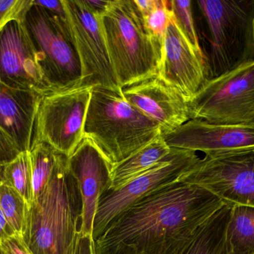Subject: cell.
Returning <instances> with one entry per match:
<instances>
[{
  "label": "cell",
  "mask_w": 254,
  "mask_h": 254,
  "mask_svg": "<svg viewBox=\"0 0 254 254\" xmlns=\"http://www.w3.org/2000/svg\"><path fill=\"white\" fill-rule=\"evenodd\" d=\"M171 152L162 134L113 167L108 188L118 189L152 168Z\"/></svg>",
  "instance_id": "cell-18"
},
{
  "label": "cell",
  "mask_w": 254,
  "mask_h": 254,
  "mask_svg": "<svg viewBox=\"0 0 254 254\" xmlns=\"http://www.w3.org/2000/svg\"><path fill=\"white\" fill-rule=\"evenodd\" d=\"M204 155L179 180L206 189L225 204L254 207V146Z\"/></svg>",
  "instance_id": "cell-8"
},
{
  "label": "cell",
  "mask_w": 254,
  "mask_h": 254,
  "mask_svg": "<svg viewBox=\"0 0 254 254\" xmlns=\"http://www.w3.org/2000/svg\"><path fill=\"white\" fill-rule=\"evenodd\" d=\"M0 254H33L22 237L16 235L0 241Z\"/></svg>",
  "instance_id": "cell-28"
},
{
  "label": "cell",
  "mask_w": 254,
  "mask_h": 254,
  "mask_svg": "<svg viewBox=\"0 0 254 254\" xmlns=\"http://www.w3.org/2000/svg\"><path fill=\"white\" fill-rule=\"evenodd\" d=\"M93 88L80 85L43 95L37 110L35 145L46 143L57 152L71 156L83 139Z\"/></svg>",
  "instance_id": "cell-9"
},
{
  "label": "cell",
  "mask_w": 254,
  "mask_h": 254,
  "mask_svg": "<svg viewBox=\"0 0 254 254\" xmlns=\"http://www.w3.org/2000/svg\"><path fill=\"white\" fill-rule=\"evenodd\" d=\"M16 234L11 225L4 216V213L0 207V241L6 239L11 238Z\"/></svg>",
  "instance_id": "cell-31"
},
{
  "label": "cell",
  "mask_w": 254,
  "mask_h": 254,
  "mask_svg": "<svg viewBox=\"0 0 254 254\" xmlns=\"http://www.w3.org/2000/svg\"><path fill=\"white\" fill-rule=\"evenodd\" d=\"M34 2L44 8L50 10L57 16L61 17L63 20L66 21V14L62 0H34Z\"/></svg>",
  "instance_id": "cell-29"
},
{
  "label": "cell",
  "mask_w": 254,
  "mask_h": 254,
  "mask_svg": "<svg viewBox=\"0 0 254 254\" xmlns=\"http://www.w3.org/2000/svg\"><path fill=\"white\" fill-rule=\"evenodd\" d=\"M122 95L130 105L158 123L162 134L190 120L186 98L158 76L124 87Z\"/></svg>",
  "instance_id": "cell-14"
},
{
  "label": "cell",
  "mask_w": 254,
  "mask_h": 254,
  "mask_svg": "<svg viewBox=\"0 0 254 254\" xmlns=\"http://www.w3.org/2000/svg\"><path fill=\"white\" fill-rule=\"evenodd\" d=\"M101 20L122 89L158 76L162 47L148 32L133 0H110Z\"/></svg>",
  "instance_id": "cell-4"
},
{
  "label": "cell",
  "mask_w": 254,
  "mask_h": 254,
  "mask_svg": "<svg viewBox=\"0 0 254 254\" xmlns=\"http://www.w3.org/2000/svg\"><path fill=\"white\" fill-rule=\"evenodd\" d=\"M0 207L16 235L22 237L25 232L29 205L16 190L0 184Z\"/></svg>",
  "instance_id": "cell-23"
},
{
  "label": "cell",
  "mask_w": 254,
  "mask_h": 254,
  "mask_svg": "<svg viewBox=\"0 0 254 254\" xmlns=\"http://www.w3.org/2000/svg\"><path fill=\"white\" fill-rule=\"evenodd\" d=\"M68 29L80 60L81 85L122 94L109 55L101 13L86 0H62Z\"/></svg>",
  "instance_id": "cell-10"
},
{
  "label": "cell",
  "mask_w": 254,
  "mask_h": 254,
  "mask_svg": "<svg viewBox=\"0 0 254 254\" xmlns=\"http://www.w3.org/2000/svg\"><path fill=\"white\" fill-rule=\"evenodd\" d=\"M75 254H95L92 236L81 234L77 243Z\"/></svg>",
  "instance_id": "cell-30"
},
{
  "label": "cell",
  "mask_w": 254,
  "mask_h": 254,
  "mask_svg": "<svg viewBox=\"0 0 254 254\" xmlns=\"http://www.w3.org/2000/svg\"><path fill=\"white\" fill-rule=\"evenodd\" d=\"M2 183L20 194L28 205L33 201L32 169L29 152H21L4 166Z\"/></svg>",
  "instance_id": "cell-22"
},
{
  "label": "cell",
  "mask_w": 254,
  "mask_h": 254,
  "mask_svg": "<svg viewBox=\"0 0 254 254\" xmlns=\"http://www.w3.org/2000/svg\"><path fill=\"white\" fill-rule=\"evenodd\" d=\"M21 153L11 139L0 128V184L2 183L4 166L13 161Z\"/></svg>",
  "instance_id": "cell-27"
},
{
  "label": "cell",
  "mask_w": 254,
  "mask_h": 254,
  "mask_svg": "<svg viewBox=\"0 0 254 254\" xmlns=\"http://www.w3.org/2000/svg\"><path fill=\"white\" fill-rule=\"evenodd\" d=\"M227 254L254 253V207L232 205L226 230Z\"/></svg>",
  "instance_id": "cell-20"
},
{
  "label": "cell",
  "mask_w": 254,
  "mask_h": 254,
  "mask_svg": "<svg viewBox=\"0 0 254 254\" xmlns=\"http://www.w3.org/2000/svg\"><path fill=\"white\" fill-rule=\"evenodd\" d=\"M0 82L40 95L55 91L42 71L22 18L0 29Z\"/></svg>",
  "instance_id": "cell-12"
},
{
  "label": "cell",
  "mask_w": 254,
  "mask_h": 254,
  "mask_svg": "<svg viewBox=\"0 0 254 254\" xmlns=\"http://www.w3.org/2000/svg\"><path fill=\"white\" fill-rule=\"evenodd\" d=\"M42 96L0 82V128L19 152H30L35 145L36 121Z\"/></svg>",
  "instance_id": "cell-17"
},
{
  "label": "cell",
  "mask_w": 254,
  "mask_h": 254,
  "mask_svg": "<svg viewBox=\"0 0 254 254\" xmlns=\"http://www.w3.org/2000/svg\"><path fill=\"white\" fill-rule=\"evenodd\" d=\"M32 0H0V29L10 20L22 19Z\"/></svg>",
  "instance_id": "cell-26"
},
{
  "label": "cell",
  "mask_w": 254,
  "mask_h": 254,
  "mask_svg": "<svg viewBox=\"0 0 254 254\" xmlns=\"http://www.w3.org/2000/svg\"><path fill=\"white\" fill-rule=\"evenodd\" d=\"M231 207L225 204L207 219L177 254H227L226 230Z\"/></svg>",
  "instance_id": "cell-19"
},
{
  "label": "cell",
  "mask_w": 254,
  "mask_h": 254,
  "mask_svg": "<svg viewBox=\"0 0 254 254\" xmlns=\"http://www.w3.org/2000/svg\"><path fill=\"white\" fill-rule=\"evenodd\" d=\"M196 152L171 148L167 157L118 189L107 188L98 200L92 228L96 240L110 223L128 207L148 194L177 181L200 159Z\"/></svg>",
  "instance_id": "cell-11"
},
{
  "label": "cell",
  "mask_w": 254,
  "mask_h": 254,
  "mask_svg": "<svg viewBox=\"0 0 254 254\" xmlns=\"http://www.w3.org/2000/svg\"><path fill=\"white\" fill-rule=\"evenodd\" d=\"M29 154L32 169L34 201L49 183L56 167L60 152L47 143H37Z\"/></svg>",
  "instance_id": "cell-21"
},
{
  "label": "cell",
  "mask_w": 254,
  "mask_h": 254,
  "mask_svg": "<svg viewBox=\"0 0 254 254\" xmlns=\"http://www.w3.org/2000/svg\"><path fill=\"white\" fill-rule=\"evenodd\" d=\"M161 134L160 125L130 105L122 94L93 88L83 137L92 142L112 168Z\"/></svg>",
  "instance_id": "cell-3"
},
{
  "label": "cell",
  "mask_w": 254,
  "mask_h": 254,
  "mask_svg": "<svg viewBox=\"0 0 254 254\" xmlns=\"http://www.w3.org/2000/svg\"><path fill=\"white\" fill-rule=\"evenodd\" d=\"M86 2L98 13H102L105 10L107 4L110 1H103V0H86Z\"/></svg>",
  "instance_id": "cell-33"
},
{
  "label": "cell",
  "mask_w": 254,
  "mask_h": 254,
  "mask_svg": "<svg viewBox=\"0 0 254 254\" xmlns=\"http://www.w3.org/2000/svg\"><path fill=\"white\" fill-rule=\"evenodd\" d=\"M162 136L170 148L204 154L254 146V125H213L190 119Z\"/></svg>",
  "instance_id": "cell-15"
},
{
  "label": "cell",
  "mask_w": 254,
  "mask_h": 254,
  "mask_svg": "<svg viewBox=\"0 0 254 254\" xmlns=\"http://www.w3.org/2000/svg\"><path fill=\"white\" fill-rule=\"evenodd\" d=\"M253 254H254V253Z\"/></svg>",
  "instance_id": "cell-34"
},
{
  "label": "cell",
  "mask_w": 254,
  "mask_h": 254,
  "mask_svg": "<svg viewBox=\"0 0 254 254\" xmlns=\"http://www.w3.org/2000/svg\"><path fill=\"white\" fill-rule=\"evenodd\" d=\"M207 74L204 55L188 41L173 15L163 41L158 76L188 101L202 87Z\"/></svg>",
  "instance_id": "cell-13"
},
{
  "label": "cell",
  "mask_w": 254,
  "mask_h": 254,
  "mask_svg": "<svg viewBox=\"0 0 254 254\" xmlns=\"http://www.w3.org/2000/svg\"><path fill=\"white\" fill-rule=\"evenodd\" d=\"M188 105L190 119L213 125H254V62L207 79Z\"/></svg>",
  "instance_id": "cell-7"
},
{
  "label": "cell",
  "mask_w": 254,
  "mask_h": 254,
  "mask_svg": "<svg viewBox=\"0 0 254 254\" xmlns=\"http://www.w3.org/2000/svg\"><path fill=\"white\" fill-rule=\"evenodd\" d=\"M39 64L54 90L81 85V67L67 21L32 0L22 16Z\"/></svg>",
  "instance_id": "cell-6"
},
{
  "label": "cell",
  "mask_w": 254,
  "mask_h": 254,
  "mask_svg": "<svg viewBox=\"0 0 254 254\" xmlns=\"http://www.w3.org/2000/svg\"><path fill=\"white\" fill-rule=\"evenodd\" d=\"M170 7L173 17L181 31L194 49L203 55L194 25L192 1L190 0H172L170 1Z\"/></svg>",
  "instance_id": "cell-24"
},
{
  "label": "cell",
  "mask_w": 254,
  "mask_h": 254,
  "mask_svg": "<svg viewBox=\"0 0 254 254\" xmlns=\"http://www.w3.org/2000/svg\"><path fill=\"white\" fill-rule=\"evenodd\" d=\"M140 11L142 17H145L154 8L156 0H133Z\"/></svg>",
  "instance_id": "cell-32"
},
{
  "label": "cell",
  "mask_w": 254,
  "mask_h": 254,
  "mask_svg": "<svg viewBox=\"0 0 254 254\" xmlns=\"http://www.w3.org/2000/svg\"><path fill=\"white\" fill-rule=\"evenodd\" d=\"M173 16L170 1L156 0L154 8L143 18L149 34L162 47L164 35Z\"/></svg>",
  "instance_id": "cell-25"
},
{
  "label": "cell",
  "mask_w": 254,
  "mask_h": 254,
  "mask_svg": "<svg viewBox=\"0 0 254 254\" xmlns=\"http://www.w3.org/2000/svg\"><path fill=\"white\" fill-rule=\"evenodd\" d=\"M210 34V79L254 62V0L197 1Z\"/></svg>",
  "instance_id": "cell-5"
},
{
  "label": "cell",
  "mask_w": 254,
  "mask_h": 254,
  "mask_svg": "<svg viewBox=\"0 0 254 254\" xmlns=\"http://www.w3.org/2000/svg\"><path fill=\"white\" fill-rule=\"evenodd\" d=\"M78 183L60 153L52 177L31 203L22 240L33 254H75L83 229Z\"/></svg>",
  "instance_id": "cell-2"
},
{
  "label": "cell",
  "mask_w": 254,
  "mask_h": 254,
  "mask_svg": "<svg viewBox=\"0 0 254 254\" xmlns=\"http://www.w3.org/2000/svg\"><path fill=\"white\" fill-rule=\"evenodd\" d=\"M68 164L78 183L83 199L82 234L92 236L98 200L110 186L112 167L92 142L85 137L74 153L68 157Z\"/></svg>",
  "instance_id": "cell-16"
},
{
  "label": "cell",
  "mask_w": 254,
  "mask_h": 254,
  "mask_svg": "<svg viewBox=\"0 0 254 254\" xmlns=\"http://www.w3.org/2000/svg\"><path fill=\"white\" fill-rule=\"evenodd\" d=\"M225 203L177 180L139 199L96 240L95 254H177Z\"/></svg>",
  "instance_id": "cell-1"
}]
</instances>
